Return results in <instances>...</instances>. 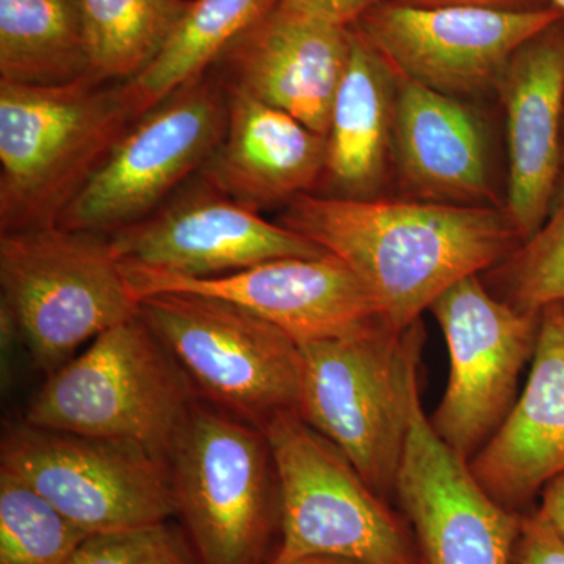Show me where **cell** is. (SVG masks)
Masks as SVG:
<instances>
[{
	"label": "cell",
	"mask_w": 564,
	"mask_h": 564,
	"mask_svg": "<svg viewBox=\"0 0 564 564\" xmlns=\"http://www.w3.org/2000/svg\"><path fill=\"white\" fill-rule=\"evenodd\" d=\"M68 564H196L181 525L172 522L91 534Z\"/></svg>",
	"instance_id": "4316f807"
},
{
	"label": "cell",
	"mask_w": 564,
	"mask_h": 564,
	"mask_svg": "<svg viewBox=\"0 0 564 564\" xmlns=\"http://www.w3.org/2000/svg\"><path fill=\"white\" fill-rule=\"evenodd\" d=\"M226 124L225 82L184 85L126 129L57 225L110 236L141 220L202 172Z\"/></svg>",
	"instance_id": "9c48e42d"
},
{
	"label": "cell",
	"mask_w": 564,
	"mask_h": 564,
	"mask_svg": "<svg viewBox=\"0 0 564 564\" xmlns=\"http://www.w3.org/2000/svg\"><path fill=\"white\" fill-rule=\"evenodd\" d=\"M507 129L505 212L521 242L551 214L564 165V18L513 55L499 82Z\"/></svg>",
	"instance_id": "2e32d148"
},
{
	"label": "cell",
	"mask_w": 564,
	"mask_h": 564,
	"mask_svg": "<svg viewBox=\"0 0 564 564\" xmlns=\"http://www.w3.org/2000/svg\"><path fill=\"white\" fill-rule=\"evenodd\" d=\"M0 289V307L46 377L80 345L139 315L109 237L58 225L2 232Z\"/></svg>",
	"instance_id": "8992f818"
},
{
	"label": "cell",
	"mask_w": 564,
	"mask_h": 564,
	"mask_svg": "<svg viewBox=\"0 0 564 564\" xmlns=\"http://www.w3.org/2000/svg\"><path fill=\"white\" fill-rule=\"evenodd\" d=\"M383 0H280L289 9L302 11L333 24L351 28Z\"/></svg>",
	"instance_id": "f1b7e54d"
},
{
	"label": "cell",
	"mask_w": 564,
	"mask_h": 564,
	"mask_svg": "<svg viewBox=\"0 0 564 564\" xmlns=\"http://www.w3.org/2000/svg\"><path fill=\"white\" fill-rule=\"evenodd\" d=\"M350 47V28L278 2L221 55V80L326 137Z\"/></svg>",
	"instance_id": "e0dca14e"
},
{
	"label": "cell",
	"mask_w": 564,
	"mask_h": 564,
	"mask_svg": "<svg viewBox=\"0 0 564 564\" xmlns=\"http://www.w3.org/2000/svg\"><path fill=\"white\" fill-rule=\"evenodd\" d=\"M395 500L426 564H508L522 514L494 502L415 402Z\"/></svg>",
	"instance_id": "9a60e30c"
},
{
	"label": "cell",
	"mask_w": 564,
	"mask_h": 564,
	"mask_svg": "<svg viewBox=\"0 0 564 564\" xmlns=\"http://www.w3.org/2000/svg\"><path fill=\"white\" fill-rule=\"evenodd\" d=\"M139 315L204 402L263 429L278 414L299 413L300 345L237 304L191 292L140 300Z\"/></svg>",
	"instance_id": "ba28073f"
},
{
	"label": "cell",
	"mask_w": 564,
	"mask_h": 564,
	"mask_svg": "<svg viewBox=\"0 0 564 564\" xmlns=\"http://www.w3.org/2000/svg\"><path fill=\"white\" fill-rule=\"evenodd\" d=\"M280 225L347 263L383 321L404 332L437 296L481 274L521 243L503 207L421 199L296 196Z\"/></svg>",
	"instance_id": "6da1fadb"
},
{
	"label": "cell",
	"mask_w": 564,
	"mask_h": 564,
	"mask_svg": "<svg viewBox=\"0 0 564 564\" xmlns=\"http://www.w3.org/2000/svg\"><path fill=\"white\" fill-rule=\"evenodd\" d=\"M192 0H82L90 76L122 84L161 54Z\"/></svg>",
	"instance_id": "cb8c5ba5"
},
{
	"label": "cell",
	"mask_w": 564,
	"mask_h": 564,
	"mask_svg": "<svg viewBox=\"0 0 564 564\" xmlns=\"http://www.w3.org/2000/svg\"><path fill=\"white\" fill-rule=\"evenodd\" d=\"M552 7H554V9L558 10L560 13L563 14V18H564V0H552Z\"/></svg>",
	"instance_id": "d6a6232c"
},
{
	"label": "cell",
	"mask_w": 564,
	"mask_h": 564,
	"mask_svg": "<svg viewBox=\"0 0 564 564\" xmlns=\"http://www.w3.org/2000/svg\"><path fill=\"white\" fill-rule=\"evenodd\" d=\"M524 392L502 425L469 462L494 502L511 513L532 510L564 473V304L545 307Z\"/></svg>",
	"instance_id": "ac0fdd59"
},
{
	"label": "cell",
	"mask_w": 564,
	"mask_h": 564,
	"mask_svg": "<svg viewBox=\"0 0 564 564\" xmlns=\"http://www.w3.org/2000/svg\"><path fill=\"white\" fill-rule=\"evenodd\" d=\"M0 469L20 478L90 534L176 518L169 462L139 443L39 429H7Z\"/></svg>",
	"instance_id": "30bf717a"
},
{
	"label": "cell",
	"mask_w": 564,
	"mask_h": 564,
	"mask_svg": "<svg viewBox=\"0 0 564 564\" xmlns=\"http://www.w3.org/2000/svg\"><path fill=\"white\" fill-rule=\"evenodd\" d=\"M422 345L421 321L404 332L377 322L345 336L300 344L299 414L391 503L411 414L421 399Z\"/></svg>",
	"instance_id": "7a4b0ae2"
},
{
	"label": "cell",
	"mask_w": 564,
	"mask_h": 564,
	"mask_svg": "<svg viewBox=\"0 0 564 564\" xmlns=\"http://www.w3.org/2000/svg\"><path fill=\"white\" fill-rule=\"evenodd\" d=\"M351 31L350 58L334 99L322 182L336 198L380 196L392 162L395 73Z\"/></svg>",
	"instance_id": "44dd1931"
},
{
	"label": "cell",
	"mask_w": 564,
	"mask_h": 564,
	"mask_svg": "<svg viewBox=\"0 0 564 564\" xmlns=\"http://www.w3.org/2000/svg\"><path fill=\"white\" fill-rule=\"evenodd\" d=\"M122 265L204 280L281 258H321V247L198 180L141 220L110 234Z\"/></svg>",
	"instance_id": "4fadbf2b"
},
{
	"label": "cell",
	"mask_w": 564,
	"mask_h": 564,
	"mask_svg": "<svg viewBox=\"0 0 564 564\" xmlns=\"http://www.w3.org/2000/svg\"><path fill=\"white\" fill-rule=\"evenodd\" d=\"M430 311L451 355L447 388L430 422L470 462L513 408L519 377L536 348L541 314L519 313L496 299L481 274L455 282Z\"/></svg>",
	"instance_id": "8fae6325"
},
{
	"label": "cell",
	"mask_w": 564,
	"mask_h": 564,
	"mask_svg": "<svg viewBox=\"0 0 564 564\" xmlns=\"http://www.w3.org/2000/svg\"><path fill=\"white\" fill-rule=\"evenodd\" d=\"M280 0H192L172 39L143 73L122 82L133 120L184 85L206 76L210 65Z\"/></svg>",
	"instance_id": "603a6c76"
},
{
	"label": "cell",
	"mask_w": 564,
	"mask_h": 564,
	"mask_svg": "<svg viewBox=\"0 0 564 564\" xmlns=\"http://www.w3.org/2000/svg\"><path fill=\"white\" fill-rule=\"evenodd\" d=\"M121 84L62 87L0 80V229L57 225L132 124Z\"/></svg>",
	"instance_id": "3957f363"
},
{
	"label": "cell",
	"mask_w": 564,
	"mask_h": 564,
	"mask_svg": "<svg viewBox=\"0 0 564 564\" xmlns=\"http://www.w3.org/2000/svg\"><path fill=\"white\" fill-rule=\"evenodd\" d=\"M536 513L564 540V473L556 475L540 494Z\"/></svg>",
	"instance_id": "f546056e"
},
{
	"label": "cell",
	"mask_w": 564,
	"mask_h": 564,
	"mask_svg": "<svg viewBox=\"0 0 564 564\" xmlns=\"http://www.w3.org/2000/svg\"><path fill=\"white\" fill-rule=\"evenodd\" d=\"M486 288L519 313L564 304V181L543 226L488 272Z\"/></svg>",
	"instance_id": "484cf974"
},
{
	"label": "cell",
	"mask_w": 564,
	"mask_h": 564,
	"mask_svg": "<svg viewBox=\"0 0 564 564\" xmlns=\"http://www.w3.org/2000/svg\"><path fill=\"white\" fill-rule=\"evenodd\" d=\"M281 485L273 564L333 556L359 564H426L408 519L296 411L263 426Z\"/></svg>",
	"instance_id": "52a82bcc"
},
{
	"label": "cell",
	"mask_w": 564,
	"mask_h": 564,
	"mask_svg": "<svg viewBox=\"0 0 564 564\" xmlns=\"http://www.w3.org/2000/svg\"><path fill=\"white\" fill-rule=\"evenodd\" d=\"M562 18L554 7L496 10L383 0L351 28L393 73L459 98L499 87L519 47Z\"/></svg>",
	"instance_id": "7c38bea8"
},
{
	"label": "cell",
	"mask_w": 564,
	"mask_h": 564,
	"mask_svg": "<svg viewBox=\"0 0 564 564\" xmlns=\"http://www.w3.org/2000/svg\"><path fill=\"white\" fill-rule=\"evenodd\" d=\"M88 536L40 492L0 469V564H68Z\"/></svg>",
	"instance_id": "d4e9b609"
},
{
	"label": "cell",
	"mask_w": 564,
	"mask_h": 564,
	"mask_svg": "<svg viewBox=\"0 0 564 564\" xmlns=\"http://www.w3.org/2000/svg\"><path fill=\"white\" fill-rule=\"evenodd\" d=\"M169 466L176 518L196 564H273L281 485L262 429L198 399Z\"/></svg>",
	"instance_id": "277c9868"
},
{
	"label": "cell",
	"mask_w": 564,
	"mask_h": 564,
	"mask_svg": "<svg viewBox=\"0 0 564 564\" xmlns=\"http://www.w3.org/2000/svg\"><path fill=\"white\" fill-rule=\"evenodd\" d=\"M226 90L228 124L198 177L256 212L289 204L321 184L325 135L240 88Z\"/></svg>",
	"instance_id": "ffe728a7"
},
{
	"label": "cell",
	"mask_w": 564,
	"mask_h": 564,
	"mask_svg": "<svg viewBox=\"0 0 564 564\" xmlns=\"http://www.w3.org/2000/svg\"><path fill=\"white\" fill-rule=\"evenodd\" d=\"M196 400L173 356L135 315L99 334L87 350L47 375L24 422L133 441L169 462Z\"/></svg>",
	"instance_id": "5b68a950"
},
{
	"label": "cell",
	"mask_w": 564,
	"mask_h": 564,
	"mask_svg": "<svg viewBox=\"0 0 564 564\" xmlns=\"http://www.w3.org/2000/svg\"><path fill=\"white\" fill-rule=\"evenodd\" d=\"M392 163L403 191L414 199L502 207L494 199L480 117L459 98L397 73Z\"/></svg>",
	"instance_id": "d6986e66"
},
{
	"label": "cell",
	"mask_w": 564,
	"mask_h": 564,
	"mask_svg": "<svg viewBox=\"0 0 564 564\" xmlns=\"http://www.w3.org/2000/svg\"><path fill=\"white\" fill-rule=\"evenodd\" d=\"M508 564H564V540L532 508L521 516Z\"/></svg>",
	"instance_id": "83f0119b"
},
{
	"label": "cell",
	"mask_w": 564,
	"mask_h": 564,
	"mask_svg": "<svg viewBox=\"0 0 564 564\" xmlns=\"http://www.w3.org/2000/svg\"><path fill=\"white\" fill-rule=\"evenodd\" d=\"M417 7H481L496 10H536L552 7V0H395Z\"/></svg>",
	"instance_id": "4dcf8cb0"
},
{
	"label": "cell",
	"mask_w": 564,
	"mask_h": 564,
	"mask_svg": "<svg viewBox=\"0 0 564 564\" xmlns=\"http://www.w3.org/2000/svg\"><path fill=\"white\" fill-rule=\"evenodd\" d=\"M87 76L82 0H0V80L62 87Z\"/></svg>",
	"instance_id": "7402d4cb"
},
{
	"label": "cell",
	"mask_w": 564,
	"mask_h": 564,
	"mask_svg": "<svg viewBox=\"0 0 564 564\" xmlns=\"http://www.w3.org/2000/svg\"><path fill=\"white\" fill-rule=\"evenodd\" d=\"M122 270L139 303L144 296L163 292L217 296L276 326L299 345L333 339L384 322L366 284L329 252L321 258L273 259L204 280L131 265H122Z\"/></svg>",
	"instance_id": "5bb4252c"
},
{
	"label": "cell",
	"mask_w": 564,
	"mask_h": 564,
	"mask_svg": "<svg viewBox=\"0 0 564 564\" xmlns=\"http://www.w3.org/2000/svg\"><path fill=\"white\" fill-rule=\"evenodd\" d=\"M295 564H359L350 562V560L333 558V556H314V558L302 560Z\"/></svg>",
	"instance_id": "1f68e13d"
}]
</instances>
